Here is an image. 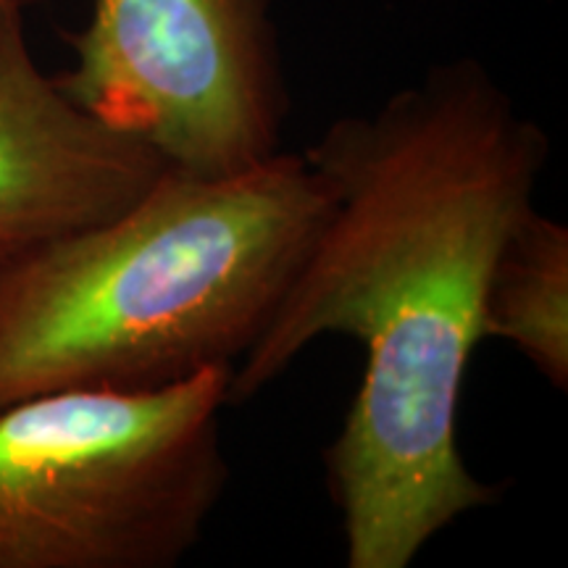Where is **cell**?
Returning <instances> with one entry per match:
<instances>
[{
  "mask_svg": "<svg viewBox=\"0 0 568 568\" xmlns=\"http://www.w3.org/2000/svg\"><path fill=\"white\" fill-rule=\"evenodd\" d=\"M548 155L542 126L474 61L337 119L303 153L329 205L226 397L264 393L318 337L364 347L358 393L324 450L347 568H408L500 497L460 456V393L485 339L489 272Z\"/></svg>",
  "mask_w": 568,
  "mask_h": 568,
  "instance_id": "6da1fadb",
  "label": "cell"
},
{
  "mask_svg": "<svg viewBox=\"0 0 568 568\" xmlns=\"http://www.w3.org/2000/svg\"><path fill=\"white\" fill-rule=\"evenodd\" d=\"M481 337L510 343L552 389H568V230L535 205L510 226L489 272Z\"/></svg>",
  "mask_w": 568,
  "mask_h": 568,
  "instance_id": "8992f818",
  "label": "cell"
},
{
  "mask_svg": "<svg viewBox=\"0 0 568 568\" xmlns=\"http://www.w3.org/2000/svg\"><path fill=\"white\" fill-rule=\"evenodd\" d=\"M166 161L42 74L24 0H0V264L140 201Z\"/></svg>",
  "mask_w": 568,
  "mask_h": 568,
  "instance_id": "5b68a950",
  "label": "cell"
},
{
  "mask_svg": "<svg viewBox=\"0 0 568 568\" xmlns=\"http://www.w3.org/2000/svg\"><path fill=\"white\" fill-rule=\"evenodd\" d=\"M232 368L0 414V568H174L224 500Z\"/></svg>",
  "mask_w": 568,
  "mask_h": 568,
  "instance_id": "3957f363",
  "label": "cell"
},
{
  "mask_svg": "<svg viewBox=\"0 0 568 568\" xmlns=\"http://www.w3.org/2000/svg\"><path fill=\"white\" fill-rule=\"evenodd\" d=\"M53 77L169 169L230 176L280 153L287 119L268 0H95Z\"/></svg>",
  "mask_w": 568,
  "mask_h": 568,
  "instance_id": "277c9868",
  "label": "cell"
},
{
  "mask_svg": "<svg viewBox=\"0 0 568 568\" xmlns=\"http://www.w3.org/2000/svg\"><path fill=\"white\" fill-rule=\"evenodd\" d=\"M329 195L303 153L230 176L166 169L140 201L0 264V414L63 389L151 393L234 368Z\"/></svg>",
  "mask_w": 568,
  "mask_h": 568,
  "instance_id": "7a4b0ae2",
  "label": "cell"
}]
</instances>
